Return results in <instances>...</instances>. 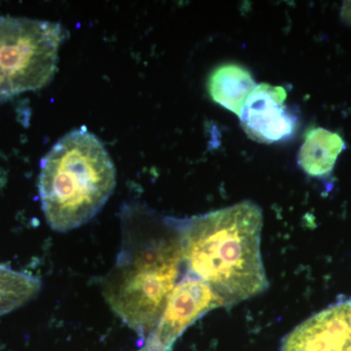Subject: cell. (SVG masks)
Masks as SVG:
<instances>
[{
	"label": "cell",
	"mask_w": 351,
	"mask_h": 351,
	"mask_svg": "<svg viewBox=\"0 0 351 351\" xmlns=\"http://www.w3.org/2000/svg\"><path fill=\"white\" fill-rule=\"evenodd\" d=\"M280 351H351V299L295 327L284 338Z\"/></svg>",
	"instance_id": "obj_7"
},
{
	"label": "cell",
	"mask_w": 351,
	"mask_h": 351,
	"mask_svg": "<svg viewBox=\"0 0 351 351\" xmlns=\"http://www.w3.org/2000/svg\"><path fill=\"white\" fill-rule=\"evenodd\" d=\"M257 85L251 71L235 63L217 66L207 82L212 100L237 117L241 114L247 99Z\"/></svg>",
	"instance_id": "obj_8"
},
{
	"label": "cell",
	"mask_w": 351,
	"mask_h": 351,
	"mask_svg": "<svg viewBox=\"0 0 351 351\" xmlns=\"http://www.w3.org/2000/svg\"><path fill=\"white\" fill-rule=\"evenodd\" d=\"M40 289L39 279L0 263V316L24 306L36 297Z\"/></svg>",
	"instance_id": "obj_10"
},
{
	"label": "cell",
	"mask_w": 351,
	"mask_h": 351,
	"mask_svg": "<svg viewBox=\"0 0 351 351\" xmlns=\"http://www.w3.org/2000/svg\"><path fill=\"white\" fill-rule=\"evenodd\" d=\"M263 212L251 201L195 217L180 226L182 263L228 306L269 288L261 253Z\"/></svg>",
	"instance_id": "obj_1"
},
{
	"label": "cell",
	"mask_w": 351,
	"mask_h": 351,
	"mask_svg": "<svg viewBox=\"0 0 351 351\" xmlns=\"http://www.w3.org/2000/svg\"><path fill=\"white\" fill-rule=\"evenodd\" d=\"M228 306L225 300L197 277L189 274L175 286L158 324L145 341L172 350L176 341L209 311Z\"/></svg>",
	"instance_id": "obj_5"
},
{
	"label": "cell",
	"mask_w": 351,
	"mask_h": 351,
	"mask_svg": "<svg viewBox=\"0 0 351 351\" xmlns=\"http://www.w3.org/2000/svg\"><path fill=\"white\" fill-rule=\"evenodd\" d=\"M123 237L117 262L101 281L110 309L147 339L154 332L182 263L179 233L149 237L130 214L123 217Z\"/></svg>",
	"instance_id": "obj_2"
},
{
	"label": "cell",
	"mask_w": 351,
	"mask_h": 351,
	"mask_svg": "<svg viewBox=\"0 0 351 351\" xmlns=\"http://www.w3.org/2000/svg\"><path fill=\"white\" fill-rule=\"evenodd\" d=\"M64 36L58 23L0 17V103L53 80Z\"/></svg>",
	"instance_id": "obj_4"
},
{
	"label": "cell",
	"mask_w": 351,
	"mask_h": 351,
	"mask_svg": "<svg viewBox=\"0 0 351 351\" xmlns=\"http://www.w3.org/2000/svg\"><path fill=\"white\" fill-rule=\"evenodd\" d=\"M115 186L112 157L86 127L66 134L41 161L39 196L46 221L55 232H71L91 221Z\"/></svg>",
	"instance_id": "obj_3"
},
{
	"label": "cell",
	"mask_w": 351,
	"mask_h": 351,
	"mask_svg": "<svg viewBox=\"0 0 351 351\" xmlns=\"http://www.w3.org/2000/svg\"><path fill=\"white\" fill-rule=\"evenodd\" d=\"M281 86L261 83L247 99L239 119L249 138L262 144L284 142L295 135L297 114L285 104Z\"/></svg>",
	"instance_id": "obj_6"
},
{
	"label": "cell",
	"mask_w": 351,
	"mask_h": 351,
	"mask_svg": "<svg viewBox=\"0 0 351 351\" xmlns=\"http://www.w3.org/2000/svg\"><path fill=\"white\" fill-rule=\"evenodd\" d=\"M345 149V141L338 133L321 127L311 128L304 136L298 154V164L309 177H326L331 174Z\"/></svg>",
	"instance_id": "obj_9"
},
{
	"label": "cell",
	"mask_w": 351,
	"mask_h": 351,
	"mask_svg": "<svg viewBox=\"0 0 351 351\" xmlns=\"http://www.w3.org/2000/svg\"><path fill=\"white\" fill-rule=\"evenodd\" d=\"M137 351H172V350H162V348H158L154 343H149V341H145V345L140 348V350Z\"/></svg>",
	"instance_id": "obj_11"
}]
</instances>
